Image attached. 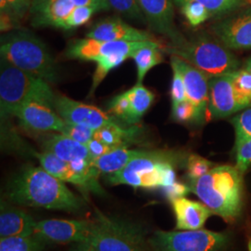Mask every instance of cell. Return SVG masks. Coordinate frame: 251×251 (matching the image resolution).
I'll return each instance as SVG.
<instances>
[{"label": "cell", "mask_w": 251, "mask_h": 251, "mask_svg": "<svg viewBox=\"0 0 251 251\" xmlns=\"http://www.w3.org/2000/svg\"><path fill=\"white\" fill-rule=\"evenodd\" d=\"M7 195L14 204L46 209L77 212L84 206L80 198L71 192L64 181L42 167L26 166L19 171L10 180Z\"/></svg>", "instance_id": "6da1fadb"}, {"label": "cell", "mask_w": 251, "mask_h": 251, "mask_svg": "<svg viewBox=\"0 0 251 251\" xmlns=\"http://www.w3.org/2000/svg\"><path fill=\"white\" fill-rule=\"evenodd\" d=\"M189 187L213 214L226 223H235L244 204L243 173L228 165L212 168L204 176L190 180Z\"/></svg>", "instance_id": "7a4b0ae2"}, {"label": "cell", "mask_w": 251, "mask_h": 251, "mask_svg": "<svg viewBox=\"0 0 251 251\" xmlns=\"http://www.w3.org/2000/svg\"><path fill=\"white\" fill-rule=\"evenodd\" d=\"M1 59L25 72L55 83L59 70L53 56L41 39L28 30H14L1 36Z\"/></svg>", "instance_id": "3957f363"}, {"label": "cell", "mask_w": 251, "mask_h": 251, "mask_svg": "<svg viewBox=\"0 0 251 251\" xmlns=\"http://www.w3.org/2000/svg\"><path fill=\"white\" fill-rule=\"evenodd\" d=\"M182 160L177 152L144 150L124 169L107 175V181L135 189L166 188L177 181L175 167Z\"/></svg>", "instance_id": "277c9868"}, {"label": "cell", "mask_w": 251, "mask_h": 251, "mask_svg": "<svg viewBox=\"0 0 251 251\" xmlns=\"http://www.w3.org/2000/svg\"><path fill=\"white\" fill-rule=\"evenodd\" d=\"M56 95L48 81L25 72L1 59L0 112L6 118L15 115L28 101H39L54 108Z\"/></svg>", "instance_id": "5b68a950"}, {"label": "cell", "mask_w": 251, "mask_h": 251, "mask_svg": "<svg viewBox=\"0 0 251 251\" xmlns=\"http://www.w3.org/2000/svg\"><path fill=\"white\" fill-rule=\"evenodd\" d=\"M163 50L182 59L208 78L232 74L240 65L227 47L207 36H198L191 40L185 38L179 45L168 46Z\"/></svg>", "instance_id": "8992f818"}, {"label": "cell", "mask_w": 251, "mask_h": 251, "mask_svg": "<svg viewBox=\"0 0 251 251\" xmlns=\"http://www.w3.org/2000/svg\"><path fill=\"white\" fill-rule=\"evenodd\" d=\"M96 251H148L146 233L140 225L97 212L87 241Z\"/></svg>", "instance_id": "52a82bcc"}, {"label": "cell", "mask_w": 251, "mask_h": 251, "mask_svg": "<svg viewBox=\"0 0 251 251\" xmlns=\"http://www.w3.org/2000/svg\"><path fill=\"white\" fill-rule=\"evenodd\" d=\"M229 243V233L204 229L156 231L149 239L154 251H225Z\"/></svg>", "instance_id": "ba28073f"}, {"label": "cell", "mask_w": 251, "mask_h": 251, "mask_svg": "<svg viewBox=\"0 0 251 251\" xmlns=\"http://www.w3.org/2000/svg\"><path fill=\"white\" fill-rule=\"evenodd\" d=\"M54 109L65 122L86 126L95 131L106 126L123 124L108 116L100 108L63 95H56Z\"/></svg>", "instance_id": "9c48e42d"}, {"label": "cell", "mask_w": 251, "mask_h": 251, "mask_svg": "<svg viewBox=\"0 0 251 251\" xmlns=\"http://www.w3.org/2000/svg\"><path fill=\"white\" fill-rule=\"evenodd\" d=\"M91 221L45 220L36 222L34 234L46 243H85L90 235Z\"/></svg>", "instance_id": "30bf717a"}, {"label": "cell", "mask_w": 251, "mask_h": 251, "mask_svg": "<svg viewBox=\"0 0 251 251\" xmlns=\"http://www.w3.org/2000/svg\"><path fill=\"white\" fill-rule=\"evenodd\" d=\"M153 43L152 41L126 42V41H100L92 38H84L73 41L66 50L70 59L82 61H96L100 57L111 54H127L132 57L135 51L144 46Z\"/></svg>", "instance_id": "8fae6325"}, {"label": "cell", "mask_w": 251, "mask_h": 251, "mask_svg": "<svg viewBox=\"0 0 251 251\" xmlns=\"http://www.w3.org/2000/svg\"><path fill=\"white\" fill-rule=\"evenodd\" d=\"M171 63H174L181 73L186 90V100L195 108V119L198 124L204 122L209 99V78L177 56L171 55Z\"/></svg>", "instance_id": "7c38bea8"}, {"label": "cell", "mask_w": 251, "mask_h": 251, "mask_svg": "<svg viewBox=\"0 0 251 251\" xmlns=\"http://www.w3.org/2000/svg\"><path fill=\"white\" fill-rule=\"evenodd\" d=\"M138 3L151 29L167 36L171 45H179L185 39L174 24L173 0H138Z\"/></svg>", "instance_id": "4fadbf2b"}, {"label": "cell", "mask_w": 251, "mask_h": 251, "mask_svg": "<svg viewBox=\"0 0 251 251\" xmlns=\"http://www.w3.org/2000/svg\"><path fill=\"white\" fill-rule=\"evenodd\" d=\"M41 167L57 179L64 182H70L77 186L83 193H94L102 196L104 190L99 183V177L84 176L74 171L68 162L63 161L50 152H33Z\"/></svg>", "instance_id": "5bb4252c"}, {"label": "cell", "mask_w": 251, "mask_h": 251, "mask_svg": "<svg viewBox=\"0 0 251 251\" xmlns=\"http://www.w3.org/2000/svg\"><path fill=\"white\" fill-rule=\"evenodd\" d=\"M14 117L21 126L34 132H61L65 121L53 107L39 101H28L21 106Z\"/></svg>", "instance_id": "9a60e30c"}, {"label": "cell", "mask_w": 251, "mask_h": 251, "mask_svg": "<svg viewBox=\"0 0 251 251\" xmlns=\"http://www.w3.org/2000/svg\"><path fill=\"white\" fill-rule=\"evenodd\" d=\"M212 29L221 42L228 49H251V9L221 21Z\"/></svg>", "instance_id": "2e32d148"}, {"label": "cell", "mask_w": 251, "mask_h": 251, "mask_svg": "<svg viewBox=\"0 0 251 251\" xmlns=\"http://www.w3.org/2000/svg\"><path fill=\"white\" fill-rule=\"evenodd\" d=\"M86 36L88 38L100 41L158 42L149 32L132 27L117 17H109L97 22L88 31Z\"/></svg>", "instance_id": "e0dca14e"}, {"label": "cell", "mask_w": 251, "mask_h": 251, "mask_svg": "<svg viewBox=\"0 0 251 251\" xmlns=\"http://www.w3.org/2000/svg\"><path fill=\"white\" fill-rule=\"evenodd\" d=\"M78 7L67 0H33L31 24L36 27H54L68 30L69 20Z\"/></svg>", "instance_id": "ac0fdd59"}, {"label": "cell", "mask_w": 251, "mask_h": 251, "mask_svg": "<svg viewBox=\"0 0 251 251\" xmlns=\"http://www.w3.org/2000/svg\"><path fill=\"white\" fill-rule=\"evenodd\" d=\"M232 74L212 77L208 81L209 99L207 108L211 117L214 118L228 117L241 110L234 96Z\"/></svg>", "instance_id": "d6986e66"}, {"label": "cell", "mask_w": 251, "mask_h": 251, "mask_svg": "<svg viewBox=\"0 0 251 251\" xmlns=\"http://www.w3.org/2000/svg\"><path fill=\"white\" fill-rule=\"evenodd\" d=\"M171 206L176 218L177 230H199L204 227L212 211L198 201L181 198L171 199Z\"/></svg>", "instance_id": "ffe728a7"}, {"label": "cell", "mask_w": 251, "mask_h": 251, "mask_svg": "<svg viewBox=\"0 0 251 251\" xmlns=\"http://www.w3.org/2000/svg\"><path fill=\"white\" fill-rule=\"evenodd\" d=\"M36 221L25 210L1 204L0 236L1 238L16 235H32Z\"/></svg>", "instance_id": "44dd1931"}, {"label": "cell", "mask_w": 251, "mask_h": 251, "mask_svg": "<svg viewBox=\"0 0 251 251\" xmlns=\"http://www.w3.org/2000/svg\"><path fill=\"white\" fill-rule=\"evenodd\" d=\"M43 148L44 152H50L68 163L83 159L91 160L86 144L78 143L60 132L49 135L43 142Z\"/></svg>", "instance_id": "7402d4cb"}, {"label": "cell", "mask_w": 251, "mask_h": 251, "mask_svg": "<svg viewBox=\"0 0 251 251\" xmlns=\"http://www.w3.org/2000/svg\"><path fill=\"white\" fill-rule=\"evenodd\" d=\"M144 152V150L141 149H128L126 146L117 147L93 160L92 165L97 168L100 173L109 175L124 169L129 162Z\"/></svg>", "instance_id": "603a6c76"}, {"label": "cell", "mask_w": 251, "mask_h": 251, "mask_svg": "<svg viewBox=\"0 0 251 251\" xmlns=\"http://www.w3.org/2000/svg\"><path fill=\"white\" fill-rule=\"evenodd\" d=\"M140 128L136 126L125 127L123 124L106 126L95 131L94 138L113 148L128 146L136 141Z\"/></svg>", "instance_id": "cb8c5ba5"}, {"label": "cell", "mask_w": 251, "mask_h": 251, "mask_svg": "<svg viewBox=\"0 0 251 251\" xmlns=\"http://www.w3.org/2000/svg\"><path fill=\"white\" fill-rule=\"evenodd\" d=\"M161 45L159 42H153L149 45L144 46L138 49L132 54V59L134 60L137 66V83H143L145 75L152 67L163 62L164 56L162 53Z\"/></svg>", "instance_id": "d4e9b609"}, {"label": "cell", "mask_w": 251, "mask_h": 251, "mask_svg": "<svg viewBox=\"0 0 251 251\" xmlns=\"http://www.w3.org/2000/svg\"><path fill=\"white\" fill-rule=\"evenodd\" d=\"M126 93L130 104L129 126H134L140 122L147 110L151 107L154 95L151 90L144 87L143 83H137Z\"/></svg>", "instance_id": "484cf974"}, {"label": "cell", "mask_w": 251, "mask_h": 251, "mask_svg": "<svg viewBox=\"0 0 251 251\" xmlns=\"http://www.w3.org/2000/svg\"><path fill=\"white\" fill-rule=\"evenodd\" d=\"M45 244L35 234L1 238L0 251H44Z\"/></svg>", "instance_id": "4316f807"}, {"label": "cell", "mask_w": 251, "mask_h": 251, "mask_svg": "<svg viewBox=\"0 0 251 251\" xmlns=\"http://www.w3.org/2000/svg\"><path fill=\"white\" fill-rule=\"evenodd\" d=\"M232 85L240 109L251 106V73L246 68L236 70L232 74Z\"/></svg>", "instance_id": "83f0119b"}, {"label": "cell", "mask_w": 251, "mask_h": 251, "mask_svg": "<svg viewBox=\"0 0 251 251\" xmlns=\"http://www.w3.org/2000/svg\"><path fill=\"white\" fill-rule=\"evenodd\" d=\"M130 58L129 55L127 54L114 53L104 57H100L97 59L96 62V70L93 75L92 77V85H91V90H90V95L94 93V91L98 88L101 81L105 78L107 75L108 73L112 71L113 69L118 67L120 64L125 62L126 59Z\"/></svg>", "instance_id": "f1b7e54d"}, {"label": "cell", "mask_w": 251, "mask_h": 251, "mask_svg": "<svg viewBox=\"0 0 251 251\" xmlns=\"http://www.w3.org/2000/svg\"><path fill=\"white\" fill-rule=\"evenodd\" d=\"M190 1L198 2L205 6L211 16L225 15L242 8L245 5V0H173V3L180 7Z\"/></svg>", "instance_id": "f546056e"}, {"label": "cell", "mask_w": 251, "mask_h": 251, "mask_svg": "<svg viewBox=\"0 0 251 251\" xmlns=\"http://www.w3.org/2000/svg\"><path fill=\"white\" fill-rule=\"evenodd\" d=\"M111 9L127 18L141 23H146V19L139 6L138 0H107Z\"/></svg>", "instance_id": "4dcf8cb0"}, {"label": "cell", "mask_w": 251, "mask_h": 251, "mask_svg": "<svg viewBox=\"0 0 251 251\" xmlns=\"http://www.w3.org/2000/svg\"><path fill=\"white\" fill-rule=\"evenodd\" d=\"M179 8L181 9V12L183 13L184 17L192 26H198L199 25L206 22L209 17H211L206 7L198 2H186Z\"/></svg>", "instance_id": "1f68e13d"}, {"label": "cell", "mask_w": 251, "mask_h": 251, "mask_svg": "<svg viewBox=\"0 0 251 251\" xmlns=\"http://www.w3.org/2000/svg\"><path fill=\"white\" fill-rule=\"evenodd\" d=\"M187 177L190 180L198 179L204 176L213 168V163L198 154H190L185 162Z\"/></svg>", "instance_id": "d6a6232c"}, {"label": "cell", "mask_w": 251, "mask_h": 251, "mask_svg": "<svg viewBox=\"0 0 251 251\" xmlns=\"http://www.w3.org/2000/svg\"><path fill=\"white\" fill-rule=\"evenodd\" d=\"M108 109L109 112L116 116L117 119L124 122L125 125L129 126L130 104L126 91L111 100L108 104Z\"/></svg>", "instance_id": "836d02e7"}, {"label": "cell", "mask_w": 251, "mask_h": 251, "mask_svg": "<svg viewBox=\"0 0 251 251\" xmlns=\"http://www.w3.org/2000/svg\"><path fill=\"white\" fill-rule=\"evenodd\" d=\"M60 133L65 135L78 143L87 144L94 138L95 130L91 129L86 126L65 122L63 129L61 130Z\"/></svg>", "instance_id": "e575fe53"}, {"label": "cell", "mask_w": 251, "mask_h": 251, "mask_svg": "<svg viewBox=\"0 0 251 251\" xmlns=\"http://www.w3.org/2000/svg\"><path fill=\"white\" fill-rule=\"evenodd\" d=\"M235 129V145L251 137V108L244 111L237 117H233Z\"/></svg>", "instance_id": "d590c367"}, {"label": "cell", "mask_w": 251, "mask_h": 251, "mask_svg": "<svg viewBox=\"0 0 251 251\" xmlns=\"http://www.w3.org/2000/svg\"><path fill=\"white\" fill-rule=\"evenodd\" d=\"M171 66L173 70V77L171 83V100L173 106L186 100V90L183 76L179 68L174 63H171Z\"/></svg>", "instance_id": "8d00e7d4"}, {"label": "cell", "mask_w": 251, "mask_h": 251, "mask_svg": "<svg viewBox=\"0 0 251 251\" xmlns=\"http://www.w3.org/2000/svg\"><path fill=\"white\" fill-rule=\"evenodd\" d=\"M236 168L244 173L251 167V137L235 145Z\"/></svg>", "instance_id": "74e56055"}, {"label": "cell", "mask_w": 251, "mask_h": 251, "mask_svg": "<svg viewBox=\"0 0 251 251\" xmlns=\"http://www.w3.org/2000/svg\"><path fill=\"white\" fill-rule=\"evenodd\" d=\"M195 113V108L187 100L172 106V117L179 123L194 121Z\"/></svg>", "instance_id": "f35d334b"}, {"label": "cell", "mask_w": 251, "mask_h": 251, "mask_svg": "<svg viewBox=\"0 0 251 251\" xmlns=\"http://www.w3.org/2000/svg\"><path fill=\"white\" fill-rule=\"evenodd\" d=\"M14 19L19 22L30 11L33 0H8Z\"/></svg>", "instance_id": "ab89813d"}, {"label": "cell", "mask_w": 251, "mask_h": 251, "mask_svg": "<svg viewBox=\"0 0 251 251\" xmlns=\"http://www.w3.org/2000/svg\"><path fill=\"white\" fill-rule=\"evenodd\" d=\"M89 152H90V158L91 160H95L97 158H99L100 156H102L103 154L110 152L111 150H113L114 148L109 146L107 144H103L102 142H100L99 140L93 138L90 142L86 144Z\"/></svg>", "instance_id": "60d3db41"}, {"label": "cell", "mask_w": 251, "mask_h": 251, "mask_svg": "<svg viewBox=\"0 0 251 251\" xmlns=\"http://www.w3.org/2000/svg\"><path fill=\"white\" fill-rule=\"evenodd\" d=\"M163 190H164L165 195L170 200L174 199V198L184 197L191 191L189 186L185 185V184H182L180 182H178V181H175L170 186H168L166 188H163Z\"/></svg>", "instance_id": "b9f144b4"}, {"label": "cell", "mask_w": 251, "mask_h": 251, "mask_svg": "<svg viewBox=\"0 0 251 251\" xmlns=\"http://www.w3.org/2000/svg\"><path fill=\"white\" fill-rule=\"evenodd\" d=\"M78 7H91L98 11L108 10L111 9L107 0H67Z\"/></svg>", "instance_id": "7bdbcfd3"}, {"label": "cell", "mask_w": 251, "mask_h": 251, "mask_svg": "<svg viewBox=\"0 0 251 251\" xmlns=\"http://www.w3.org/2000/svg\"><path fill=\"white\" fill-rule=\"evenodd\" d=\"M70 251H94L92 248H90L89 245L84 244V243H75L73 246L72 249Z\"/></svg>", "instance_id": "ee69618b"}, {"label": "cell", "mask_w": 251, "mask_h": 251, "mask_svg": "<svg viewBox=\"0 0 251 251\" xmlns=\"http://www.w3.org/2000/svg\"><path fill=\"white\" fill-rule=\"evenodd\" d=\"M245 68H246V69H248V70L251 73V59H250V60L247 62Z\"/></svg>", "instance_id": "f6af8a7d"}, {"label": "cell", "mask_w": 251, "mask_h": 251, "mask_svg": "<svg viewBox=\"0 0 251 251\" xmlns=\"http://www.w3.org/2000/svg\"><path fill=\"white\" fill-rule=\"evenodd\" d=\"M249 251H251V238L249 240Z\"/></svg>", "instance_id": "bcb514c9"}]
</instances>
